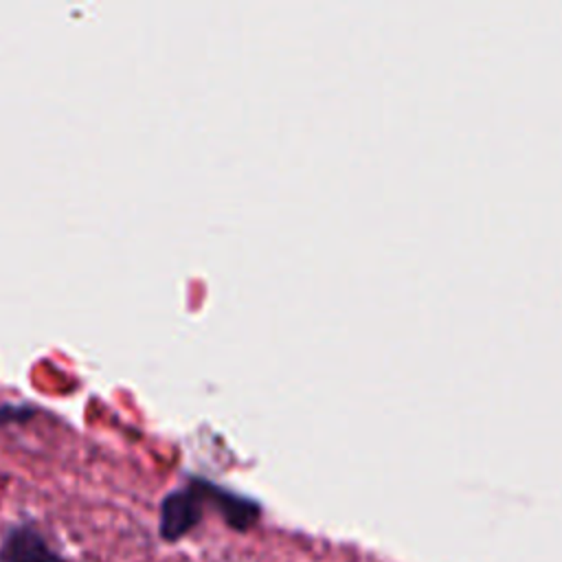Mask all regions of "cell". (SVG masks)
I'll return each mask as SVG.
<instances>
[{"instance_id": "cell-4", "label": "cell", "mask_w": 562, "mask_h": 562, "mask_svg": "<svg viewBox=\"0 0 562 562\" xmlns=\"http://www.w3.org/2000/svg\"><path fill=\"white\" fill-rule=\"evenodd\" d=\"M35 415V408L29 404H13V402H4L0 404V426L7 424H24Z\"/></svg>"}, {"instance_id": "cell-2", "label": "cell", "mask_w": 562, "mask_h": 562, "mask_svg": "<svg viewBox=\"0 0 562 562\" xmlns=\"http://www.w3.org/2000/svg\"><path fill=\"white\" fill-rule=\"evenodd\" d=\"M191 485L200 492L202 501H209L220 512V516L231 529L248 531L259 522L261 505L257 501L198 476L191 479Z\"/></svg>"}, {"instance_id": "cell-3", "label": "cell", "mask_w": 562, "mask_h": 562, "mask_svg": "<svg viewBox=\"0 0 562 562\" xmlns=\"http://www.w3.org/2000/svg\"><path fill=\"white\" fill-rule=\"evenodd\" d=\"M0 562H68L33 522L13 525L0 542Z\"/></svg>"}, {"instance_id": "cell-1", "label": "cell", "mask_w": 562, "mask_h": 562, "mask_svg": "<svg viewBox=\"0 0 562 562\" xmlns=\"http://www.w3.org/2000/svg\"><path fill=\"white\" fill-rule=\"evenodd\" d=\"M202 516H204V501L191 483L187 487L171 490L160 501L158 533L167 542H178L202 522Z\"/></svg>"}]
</instances>
